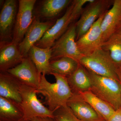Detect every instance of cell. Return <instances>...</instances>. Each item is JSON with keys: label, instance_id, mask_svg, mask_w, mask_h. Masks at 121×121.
<instances>
[{"label": "cell", "instance_id": "obj_2", "mask_svg": "<svg viewBox=\"0 0 121 121\" xmlns=\"http://www.w3.org/2000/svg\"><path fill=\"white\" fill-rule=\"evenodd\" d=\"M87 2L86 0L73 1L62 16L56 21L35 45L42 48H51L55 42L68 29L71 23L81 15L83 7Z\"/></svg>", "mask_w": 121, "mask_h": 121}, {"label": "cell", "instance_id": "obj_8", "mask_svg": "<svg viewBox=\"0 0 121 121\" xmlns=\"http://www.w3.org/2000/svg\"><path fill=\"white\" fill-rule=\"evenodd\" d=\"M35 0H20L12 41L19 45L31 25Z\"/></svg>", "mask_w": 121, "mask_h": 121}, {"label": "cell", "instance_id": "obj_19", "mask_svg": "<svg viewBox=\"0 0 121 121\" xmlns=\"http://www.w3.org/2000/svg\"><path fill=\"white\" fill-rule=\"evenodd\" d=\"M67 78L73 93L90 90L91 86L90 77L87 70L80 64L73 73Z\"/></svg>", "mask_w": 121, "mask_h": 121}, {"label": "cell", "instance_id": "obj_11", "mask_svg": "<svg viewBox=\"0 0 121 121\" xmlns=\"http://www.w3.org/2000/svg\"><path fill=\"white\" fill-rule=\"evenodd\" d=\"M106 12L98 19L88 31L76 40L78 48L82 56L91 54L101 48L103 42L101 25Z\"/></svg>", "mask_w": 121, "mask_h": 121}, {"label": "cell", "instance_id": "obj_4", "mask_svg": "<svg viewBox=\"0 0 121 121\" xmlns=\"http://www.w3.org/2000/svg\"><path fill=\"white\" fill-rule=\"evenodd\" d=\"M79 62L87 70L101 76L112 78L121 82L118 67L108 52L101 48L91 54L83 56Z\"/></svg>", "mask_w": 121, "mask_h": 121}, {"label": "cell", "instance_id": "obj_24", "mask_svg": "<svg viewBox=\"0 0 121 121\" xmlns=\"http://www.w3.org/2000/svg\"><path fill=\"white\" fill-rule=\"evenodd\" d=\"M53 115L55 121H81L76 117L67 105L54 111Z\"/></svg>", "mask_w": 121, "mask_h": 121}, {"label": "cell", "instance_id": "obj_20", "mask_svg": "<svg viewBox=\"0 0 121 121\" xmlns=\"http://www.w3.org/2000/svg\"><path fill=\"white\" fill-rule=\"evenodd\" d=\"M23 117L20 104L0 96V121H17Z\"/></svg>", "mask_w": 121, "mask_h": 121}, {"label": "cell", "instance_id": "obj_5", "mask_svg": "<svg viewBox=\"0 0 121 121\" xmlns=\"http://www.w3.org/2000/svg\"><path fill=\"white\" fill-rule=\"evenodd\" d=\"M20 93L22 101L20 105L24 118L30 120L39 117L54 118V111L45 107L38 99L36 89L22 84Z\"/></svg>", "mask_w": 121, "mask_h": 121}, {"label": "cell", "instance_id": "obj_28", "mask_svg": "<svg viewBox=\"0 0 121 121\" xmlns=\"http://www.w3.org/2000/svg\"><path fill=\"white\" fill-rule=\"evenodd\" d=\"M118 73L119 80L121 82V65L118 68Z\"/></svg>", "mask_w": 121, "mask_h": 121}, {"label": "cell", "instance_id": "obj_3", "mask_svg": "<svg viewBox=\"0 0 121 121\" xmlns=\"http://www.w3.org/2000/svg\"><path fill=\"white\" fill-rule=\"evenodd\" d=\"M87 71L91 82L90 90L115 110L121 107V82L112 78L101 76Z\"/></svg>", "mask_w": 121, "mask_h": 121}, {"label": "cell", "instance_id": "obj_22", "mask_svg": "<svg viewBox=\"0 0 121 121\" xmlns=\"http://www.w3.org/2000/svg\"><path fill=\"white\" fill-rule=\"evenodd\" d=\"M71 2L69 0H46L40 9L41 17L50 19L56 17Z\"/></svg>", "mask_w": 121, "mask_h": 121}, {"label": "cell", "instance_id": "obj_27", "mask_svg": "<svg viewBox=\"0 0 121 121\" xmlns=\"http://www.w3.org/2000/svg\"><path fill=\"white\" fill-rule=\"evenodd\" d=\"M114 33L119 35L121 37V21L118 26L117 30Z\"/></svg>", "mask_w": 121, "mask_h": 121}, {"label": "cell", "instance_id": "obj_12", "mask_svg": "<svg viewBox=\"0 0 121 121\" xmlns=\"http://www.w3.org/2000/svg\"><path fill=\"white\" fill-rule=\"evenodd\" d=\"M52 21L40 22L35 17L26 32L23 39L18 45L19 49L24 58L28 56L29 50L41 39L48 30L54 24Z\"/></svg>", "mask_w": 121, "mask_h": 121}, {"label": "cell", "instance_id": "obj_10", "mask_svg": "<svg viewBox=\"0 0 121 121\" xmlns=\"http://www.w3.org/2000/svg\"><path fill=\"white\" fill-rule=\"evenodd\" d=\"M17 3L15 0H6L0 13V44L12 40L17 15Z\"/></svg>", "mask_w": 121, "mask_h": 121}, {"label": "cell", "instance_id": "obj_14", "mask_svg": "<svg viewBox=\"0 0 121 121\" xmlns=\"http://www.w3.org/2000/svg\"><path fill=\"white\" fill-rule=\"evenodd\" d=\"M121 21V0H115L111 8L106 12L101 25L103 43L115 32Z\"/></svg>", "mask_w": 121, "mask_h": 121}, {"label": "cell", "instance_id": "obj_25", "mask_svg": "<svg viewBox=\"0 0 121 121\" xmlns=\"http://www.w3.org/2000/svg\"><path fill=\"white\" fill-rule=\"evenodd\" d=\"M108 121H121V107L115 110Z\"/></svg>", "mask_w": 121, "mask_h": 121}, {"label": "cell", "instance_id": "obj_18", "mask_svg": "<svg viewBox=\"0 0 121 121\" xmlns=\"http://www.w3.org/2000/svg\"><path fill=\"white\" fill-rule=\"evenodd\" d=\"M77 93L105 121H108L115 111L109 104L98 97L90 90Z\"/></svg>", "mask_w": 121, "mask_h": 121}, {"label": "cell", "instance_id": "obj_1", "mask_svg": "<svg viewBox=\"0 0 121 121\" xmlns=\"http://www.w3.org/2000/svg\"><path fill=\"white\" fill-rule=\"evenodd\" d=\"M56 82H49L45 75L41 74L40 82L36 90L37 93L45 97L48 108L54 111L61 107L67 105L73 92L69 86L67 77L58 74L52 73Z\"/></svg>", "mask_w": 121, "mask_h": 121}, {"label": "cell", "instance_id": "obj_15", "mask_svg": "<svg viewBox=\"0 0 121 121\" xmlns=\"http://www.w3.org/2000/svg\"><path fill=\"white\" fill-rule=\"evenodd\" d=\"M23 59L18 45L12 41L0 44V72H6L13 68L20 63Z\"/></svg>", "mask_w": 121, "mask_h": 121}, {"label": "cell", "instance_id": "obj_21", "mask_svg": "<svg viewBox=\"0 0 121 121\" xmlns=\"http://www.w3.org/2000/svg\"><path fill=\"white\" fill-rule=\"evenodd\" d=\"M79 64L78 60L67 56L51 60L50 65L51 74H58L67 78L73 73Z\"/></svg>", "mask_w": 121, "mask_h": 121}, {"label": "cell", "instance_id": "obj_17", "mask_svg": "<svg viewBox=\"0 0 121 121\" xmlns=\"http://www.w3.org/2000/svg\"><path fill=\"white\" fill-rule=\"evenodd\" d=\"M51 48H42L34 45L30 48L28 56L34 64L40 74H51L50 63Z\"/></svg>", "mask_w": 121, "mask_h": 121}, {"label": "cell", "instance_id": "obj_26", "mask_svg": "<svg viewBox=\"0 0 121 121\" xmlns=\"http://www.w3.org/2000/svg\"><path fill=\"white\" fill-rule=\"evenodd\" d=\"M31 121H55L52 118L47 117H35L31 119Z\"/></svg>", "mask_w": 121, "mask_h": 121}, {"label": "cell", "instance_id": "obj_6", "mask_svg": "<svg viewBox=\"0 0 121 121\" xmlns=\"http://www.w3.org/2000/svg\"><path fill=\"white\" fill-rule=\"evenodd\" d=\"M76 26L73 24L52 47L51 61L67 56L79 61L83 56L76 44Z\"/></svg>", "mask_w": 121, "mask_h": 121}, {"label": "cell", "instance_id": "obj_9", "mask_svg": "<svg viewBox=\"0 0 121 121\" xmlns=\"http://www.w3.org/2000/svg\"><path fill=\"white\" fill-rule=\"evenodd\" d=\"M22 84L36 89L39 84L41 75L29 56L21 63L7 71Z\"/></svg>", "mask_w": 121, "mask_h": 121}, {"label": "cell", "instance_id": "obj_13", "mask_svg": "<svg viewBox=\"0 0 121 121\" xmlns=\"http://www.w3.org/2000/svg\"><path fill=\"white\" fill-rule=\"evenodd\" d=\"M67 105L81 121H105L77 93H73Z\"/></svg>", "mask_w": 121, "mask_h": 121}, {"label": "cell", "instance_id": "obj_29", "mask_svg": "<svg viewBox=\"0 0 121 121\" xmlns=\"http://www.w3.org/2000/svg\"><path fill=\"white\" fill-rule=\"evenodd\" d=\"M31 121V120H29V119H27L24 118L23 117L22 118V119H20L19 121Z\"/></svg>", "mask_w": 121, "mask_h": 121}, {"label": "cell", "instance_id": "obj_16", "mask_svg": "<svg viewBox=\"0 0 121 121\" xmlns=\"http://www.w3.org/2000/svg\"><path fill=\"white\" fill-rule=\"evenodd\" d=\"M22 84L7 72L0 73V96L20 104Z\"/></svg>", "mask_w": 121, "mask_h": 121}, {"label": "cell", "instance_id": "obj_23", "mask_svg": "<svg viewBox=\"0 0 121 121\" xmlns=\"http://www.w3.org/2000/svg\"><path fill=\"white\" fill-rule=\"evenodd\" d=\"M101 48L109 53L111 59L118 68L121 65V37L114 33L103 44Z\"/></svg>", "mask_w": 121, "mask_h": 121}, {"label": "cell", "instance_id": "obj_7", "mask_svg": "<svg viewBox=\"0 0 121 121\" xmlns=\"http://www.w3.org/2000/svg\"><path fill=\"white\" fill-rule=\"evenodd\" d=\"M109 1L95 0L88 4L82 10L80 19L76 23V40L88 31L96 21L106 12L109 4Z\"/></svg>", "mask_w": 121, "mask_h": 121}]
</instances>
